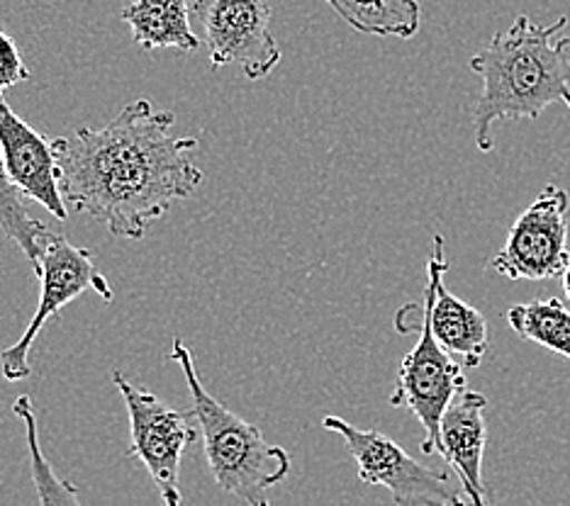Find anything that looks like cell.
<instances>
[{
    "label": "cell",
    "instance_id": "cell-1",
    "mask_svg": "<svg viewBox=\"0 0 570 506\" xmlns=\"http://www.w3.org/2000/svg\"><path fill=\"white\" fill-rule=\"evenodd\" d=\"M174 112L139 98L108 127H79L71 137H51L69 210L94 217L112 237L145 239L151 222L203 183V171L193 161L198 139L174 135Z\"/></svg>",
    "mask_w": 570,
    "mask_h": 506
},
{
    "label": "cell",
    "instance_id": "cell-2",
    "mask_svg": "<svg viewBox=\"0 0 570 506\" xmlns=\"http://www.w3.org/2000/svg\"><path fill=\"white\" fill-rule=\"evenodd\" d=\"M566 24V16L551 24L520 16L471 57L469 67L483 81L473 108L478 151L495 149V122L537 120L553 102H563L570 110V37H559Z\"/></svg>",
    "mask_w": 570,
    "mask_h": 506
},
{
    "label": "cell",
    "instance_id": "cell-3",
    "mask_svg": "<svg viewBox=\"0 0 570 506\" xmlns=\"http://www.w3.org/2000/svg\"><path fill=\"white\" fill-rule=\"evenodd\" d=\"M171 360L178 363L190 389L203 436L205 460L217 487L246 506H271L268 489L291 475V456L283 446L268 444L262 428L242 419L203 387L193 350L184 339H174Z\"/></svg>",
    "mask_w": 570,
    "mask_h": 506
},
{
    "label": "cell",
    "instance_id": "cell-4",
    "mask_svg": "<svg viewBox=\"0 0 570 506\" xmlns=\"http://www.w3.org/2000/svg\"><path fill=\"white\" fill-rule=\"evenodd\" d=\"M112 383L120 389L129 414L127 458L147 467L164 506H180V463L200 436L196 411L168 407L151 389L129 383L120 370L112 373Z\"/></svg>",
    "mask_w": 570,
    "mask_h": 506
},
{
    "label": "cell",
    "instance_id": "cell-5",
    "mask_svg": "<svg viewBox=\"0 0 570 506\" xmlns=\"http://www.w3.org/2000/svg\"><path fill=\"white\" fill-rule=\"evenodd\" d=\"M322 426L344 438L361 483L385 487L397 506H465V499L451 485L446 473L414 460L393 438L371 428L366 431L340 417H325Z\"/></svg>",
    "mask_w": 570,
    "mask_h": 506
},
{
    "label": "cell",
    "instance_id": "cell-6",
    "mask_svg": "<svg viewBox=\"0 0 570 506\" xmlns=\"http://www.w3.org/2000/svg\"><path fill=\"white\" fill-rule=\"evenodd\" d=\"M42 280L40 305L32 315L28 329L22 331L20 339L0 350V373L8 383H20L30 378V348L37 334L45 329V324L59 315V311L73 302L83 292H96L106 302H112V288L108 278L98 270L94 256L83 246H73L61 234H49L40 266L35 268Z\"/></svg>",
    "mask_w": 570,
    "mask_h": 506
},
{
    "label": "cell",
    "instance_id": "cell-7",
    "mask_svg": "<svg viewBox=\"0 0 570 506\" xmlns=\"http://www.w3.org/2000/svg\"><path fill=\"white\" fill-rule=\"evenodd\" d=\"M417 327L420 339L400 363L395 389L387 401L393 407L410 409L417 417L424 428L422 453L424 456H434V453L439 456V450H442V419L451 401L465 389V368L436 341L430 311L424 305Z\"/></svg>",
    "mask_w": 570,
    "mask_h": 506
},
{
    "label": "cell",
    "instance_id": "cell-8",
    "mask_svg": "<svg viewBox=\"0 0 570 506\" xmlns=\"http://www.w3.org/2000/svg\"><path fill=\"white\" fill-rule=\"evenodd\" d=\"M570 198L561 186H547L539 198L517 217L508 241L492 256L490 270L510 280L561 278L568 254Z\"/></svg>",
    "mask_w": 570,
    "mask_h": 506
},
{
    "label": "cell",
    "instance_id": "cell-9",
    "mask_svg": "<svg viewBox=\"0 0 570 506\" xmlns=\"http://www.w3.org/2000/svg\"><path fill=\"white\" fill-rule=\"evenodd\" d=\"M213 67L237 63L249 81H262L274 71L283 54L271 34L268 0H198Z\"/></svg>",
    "mask_w": 570,
    "mask_h": 506
},
{
    "label": "cell",
    "instance_id": "cell-10",
    "mask_svg": "<svg viewBox=\"0 0 570 506\" xmlns=\"http://www.w3.org/2000/svg\"><path fill=\"white\" fill-rule=\"evenodd\" d=\"M0 151L10 178L28 200L40 202L49 215L69 219V207L59 188V156L55 141L37 132L12 112L0 96Z\"/></svg>",
    "mask_w": 570,
    "mask_h": 506
},
{
    "label": "cell",
    "instance_id": "cell-11",
    "mask_svg": "<svg viewBox=\"0 0 570 506\" xmlns=\"http://www.w3.org/2000/svg\"><path fill=\"white\" fill-rule=\"evenodd\" d=\"M449 261L444 256V237L434 234V249L426 266V288H424V307L430 311V324L436 336L451 356H461L465 370H473L483 363L490 350L488 321L481 309L459 300L456 295L446 290L444 272Z\"/></svg>",
    "mask_w": 570,
    "mask_h": 506
},
{
    "label": "cell",
    "instance_id": "cell-12",
    "mask_svg": "<svg viewBox=\"0 0 570 506\" xmlns=\"http://www.w3.org/2000/svg\"><path fill=\"white\" fill-rule=\"evenodd\" d=\"M485 409V395L475 393V389H463L451 401L442 419V450H439V456L456 473L465 497L473 502V506H490L483 483V456L488 444Z\"/></svg>",
    "mask_w": 570,
    "mask_h": 506
},
{
    "label": "cell",
    "instance_id": "cell-13",
    "mask_svg": "<svg viewBox=\"0 0 570 506\" xmlns=\"http://www.w3.org/2000/svg\"><path fill=\"white\" fill-rule=\"evenodd\" d=\"M120 18L132 30L135 42L145 49H200V39L190 28L188 0H132Z\"/></svg>",
    "mask_w": 570,
    "mask_h": 506
},
{
    "label": "cell",
    "instance_id": "cell-14",
    "mask_svg": "<svg viewBox=\"0 0 570 506\" xmlns=\"http://www.w3.org/2000/svg\"><path fill=\"white\" fill-rule=\"evenodd\" d=\"M332 10L356 32L412 39L420 32L417 0H327Z\"/></svg>",
    "mask_w": 570,
    "mask_h": 506
},
{
    "label": "cell",
    "instance_id": "cell-15",
    "mask_svg": "<svg viewBox=\"0 0 570 506\" xmlns=\"http://www.w3.org/2000/svg\"><path fill=\"white\" fill-rule=\"evenodd\" d=\"M504 319L520 339L570 360V309L559 297L512 305L504 311Z\"/></svg>",
    "mask_w": 570,
    "mask_h": 506
},
{
    "label": "cell",
    "instance_id": "cell-16",
    "mask_svg": "<svg viewBox=\"0 0 570 506\" xmlns=\"http://www.w3.org/2000/svg\"><path fill=\"white\" fill-rule=\"evenodd\" d=\"M12 411L24 426V436H28V453H30V473L37 489V499L40 506H83L79 487L71 479L55 473V467L47 460L40 446V428H37V417L32 399L28 395H20L12 401Z\"/></svg>",
    "mask_w": 570,
    "mask_h": 506
},
{
    "label": "cell",
    "instance_id": "cell-17",
    "mask_svg": "<svg viewBox=\"0 0 570 506\" xmlns=\"http://www.w3.org/2000/svg\"><path fill=\"white\" fill-rule=\"evenodd\" d=\"M0 229L12 244L20 246L32 268L40 266L51 229L30 215L22 190L8 173L3 151H0Z\"/></svg>",
    "mask_w": 570,
    "mask_h": 506
},
{
    "label": "cell",
    "instance_id": "cell-18",
    "mask_svg": "<svg viewBox=\"0 0 570 506\" xmlns=\"http://www.w3.org/2000/svg\"><path fill=\"white\" fill-rule=\"evenodd\" d=\"M32 73L24 67L20 49L3 28H0V96L6 93L8 88L30 81Z\"/></svg>",
    "mask_w": 570,
    "mask_h": 506
},
{
    "label": "cell",
    "instance_id": "cell-19",
    "mask_svg": "<svg viewBox=\"0 0 570 506\" xmlns=\"http://www.w3.org/2000/svg\"><path fill=\"white\" fill-rule=\"evenodd\" d=\"M561 282H563V292H566V297L570 300V261H568V266H566V270H563Z\"/></svg>",
    "mask_w": 570,
    "mask_h": 506
}]
</instances>
